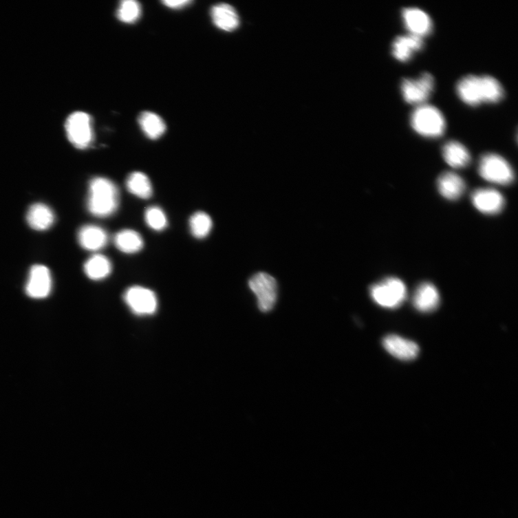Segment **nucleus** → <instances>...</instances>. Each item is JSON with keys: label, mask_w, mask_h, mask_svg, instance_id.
Here are the masks:
<instances>
[{"label": "nucleus", "mask_w": 518, "mask_h": 518, "mask_svg": "<svg viewBox=\"0 0 518 518\" xmlns=\"http://www.w3.org/2000/svg\"><path fill=\"white\" fill-rule=\"evenodd\" d=\"M192 3L193 2L189 1V0H180V1L179 0L178 1H167V0H166V1L162 2V3L165 6L171 9H175V10L184 8L191 5Z\"/></svg>", "instance_id": "28"}, {"label": "nucleus", "mask_w": 518, "mask_h": 518, "mask_svg": "<svg viewBox=\"0 0 518 518\" xmlns=\"http://www.w3.org/2000/svg\"><path fill=\"white\" fill-rule=\"evenodd\" d=\"M117 248L125 254H136L144 247V239L133 230L125 229L117 233L114 237Z\"/></svg>", "instance_id": "21"}, {"label": "nucleus", "mask_w": 518, "mask_h": 518, "mask_svg": "<svg viewBox=\"0 0 518 518\" xmlns=\"http://www.w3.org/2000/svg\"><path fill=\"white\" fill-rule=\"evenodd\" d=\"M411 124L414 131L427 138L442 136L446 129V120L439 109L430 105H418L411 117Z\"/></svg>", "instance_id": "3"}, {"label": "nucleus", "mask_w": 518, "mask_h": 518, "mask_svg": "<svg viewBox=\"0 0 518 518\" xmlns=\"http://www.w3.org/2000/svg\"><path fill=\"white\" fill-rule=\"evenodd\" d=\"M422 39L412 34L398 36L392 43L391 54L397 60L405 62L422 50Z\"/></svg>", "instance_id": "15"}, {"label": "nucleus", "mask_w": 518, "mask_h": 518, "mask_svg": "<svg viewBox=\"0 0 518 518\" xmlns=\"http://www.w3.org/2000/svg\"><path fill=\"white\" fill-rule=\"evenodd\" d=\"M124 301L131 310L137 316L153 315L158 307V300L155 294L151 290L133 286L124 294Z\"/></svg>", "instance_id": "9"}, {"label": "nucleus", "mask_w": 518, "mask_h": 518, "mask_svg": "<svg viewBox=\"0 0 518 518\" xmlns=\"http://www.w3.org/2000/svg\"><path fill=\"white\" fill-rule=\"evenodd\" d=\"M78 244L89 251H98L105 248L109 241L107 233L101 227L94 225L85 226L78 232Z\"/></svg>", "instance_id": "14"}, {"label": "nucleus", "mask_w": 518, "mask_h": 518, "mask_svg": "<svg viewBox=\"0 0 518 518\" xmlns=\"http://www.w3.org/2000/svg\"><path fill=\"white\" fill-rule=\"evenodd\" d=\"M402 17L410 34L422 38L431 33L433 22L425 11L417 8H407L402 10Z\"/></svg>", "instance_id": "11"}, {"label": "nucleus", "mask_w": 518, "mask_h": 518, "mask_svg": "<svg viewBox=\"0 0 518 518\" xmlns=\"http://www.w3.org/2000/svg\"><path fill=\"white\" fill-rule=\"evenodd\" d=\"M140 129L151 140L161 138L166 132V127L163 119L152 112H143L138 118Z\"/></svg>", "instance_id": "23"}, {"label": "nucleus", "mask_w": 518, "mask_h": 518, "mask_svg": "<svg viewBox=\"0 0 518 518\" xmlns=\"http://www.w3.org/2000/svg\"><path fill=\"white\" fill-rule=\"evenodd\" d=\"M248 285L257 296L259 310L263 312L271 311L277 299L276 279L268 274L260 272L250 279Z\"/></svg>", "instance_id": "7"}, {"label": "nucleus", "mask_w": 518, "mask_h": 518, "mask_svg": "<svg viewBox=\"0 0 518 518\" xmlns=\"http://www.w3.org/2000/svg\"><path fill=\"white\" fill-rule=\"evenodd\" d=\"M141 14V6L135 0H124L117 10V17L122 23L132 24L138 21Z\"/></svg>", "instance_id": "26"}, {"label": "nucleus", "mask_w": 518, "mask_h": 518, "mask_svg": "<svg viewBox=\"0 0 518 518\" xmlns=\"http://www.w3.org/2000/svg\"><path fill=\"white\" fill-rule=\"evenodd\" d=\"M434 88L433 76L425 72L418 78H404L401 83V92L404 100L409 104L422 105L430 97Z\"/></svg>", "instance_id": "8"}, {"label": "nucleus", "mask_w": 518, "mask_h": 518, "mask_svg": "<svg viewBox=\"0 0 518 518\" xmlns=\"http://www.w3.org/2000/svg\"><path fill=\"white\" fill-rule=\"evenodd\" d=\"M443 156L446 162L453 168H463L471 162L468 149L456 140H451L443 148Z\"/></svg>", "instance_id": "20"}, {"label": "nucleus", "mask_w": 518, "mask_h": 518, "mask_svg": "<svg viewBox=\"0 0 518 518\" xmlns=\"http://www.w3.org/2000/svg\"><path fill=\"white\" fill-rule=\"evenodd\" d=\"M213 23L226 32L237 30L240 24L239 15L235 10L226 3L218 4L211 10Z\"/></svg>", "instance_id": "18"}, {"label": "nucleus", "mask_w": 518, "mask_h": 518, "mask_svg": "<svg viewBox=\"0 0 518 518\" xmlns=\"http://www.w3.org/2000/svg\"><path fill=\"white\" fill-rule=\"evenodd\" d=\"M190 228L193 237L196 239L206 238L213 228L212 219L206 213L197 212L191 217Z\"/></svg>", "instance_id": "25"}, {"label": "nucleus", "mask_w": 518, "mask_h": 518, "mask_svg": "<svg viewBox=\"0 0 518 518\" xmlns=\"http://www.w3.org/2000/svg\"><path fill=\"white\" fill-rule=\"evenodd\" d=\"M113 266L111 260L102 255L91 256L84 265V271L91 280L100 281L111 274Z\"/></svg>", "instance_id": "22"}, {"label": "nucleus", "mask_w": 518, "mask_h": 518, "mask_svg": "<svg viewBox=\"0 0 518 518\" xmlns=\"http://www.w3.org/2000/svg\"><path fill=\"white\" fill-rule=\"evenodd\" d=\"M145 221L151 229L156 231L164 230L168 226L165 213L157 206L150 207L146 211Z\"/></svg>", "instance_id": "27"}, {"label": "nucleus", "mask_w": 518, "mask_h": 518, "mask_svg": "<svg viewBox=\"0 0 518 518\" xmlns=\"http://www.w3.org/2000/svg\"><path fill=\"white\" fill-rule=\"evenodd\" d=\"M370 295L376 304L385 308L394 309L405 301L407 289L402 281L390 277L371 286Z\"/></svg>", "instance_id": "4"}, {"label": "nucleus", "mask_w": 518, "mask_h": 518, "mask_svg": "<svg viewBox=\"0 0 518 518\" xmlns=\"http://www.w3.org/2000/svg\"><path fill=\"white\" fill-rule=\"evenodd\" d=\"M439 193L450 200L459 199L464 193L466 184L464 180L453 172H445L438 180Z\"/></svg>", "instance_id": "19"}, {"label": "nucleus", "mask_w": 518, "mask_h": 518, "mask_svg": "<svg viewBox=\"0 0 518 518\" xmlns=\"http://www.w3.org/2000/svg\"><path fill=\"white\" fill-rule=\"evenodd\" d=\"M120 202L119 190L111 180L96 177L89 185L87 208L91 214L98 217L113 215Z\"/></svg>", "instance_id": "2"}, {"label": "nucleus", "mask_w": 518, "mask_h": 518, "mask_svg": "<svg viewBox=\"0 0 518 518\" xmlns=\"http://www.w3.org/2000/svg\"><path fill=\"white\" fill-rule=\"evenodd\" d=\"M382 344L388 353L402 360L415 359L420 352L418 345L415 342L396 335L386 336Z\"/></svg>", "instance_id": "13"}, {"label": "nucleus", "mask_w": 518, "mask_h": 518, "mask_svg": "<svg viewBox=\"0 0 518 518\" xmlns=\"http://www.w3.org/2000/svg\"><path fill=\"white\" fill-rule=\"evenodd\" d=\"M413 302L418 311L430 312L435 310L440 304V295L433 285L426 282L416 290Z\"/></svg>", "instance_id": "16"}, {"label": "nucleus", "mask_w": 518, "mask_h": 518, "mask_svg": "<svg viewBox=\"0 0 518 518\" xmlns=\"http://www.w3.org/2000/svg\"><path fill=\"white\" fill-rule=\"evenodd\" d=\"M52 288V274L43 265H35L30 270L25 291L27 294L35 299H43L48 296Z\"/></svg>", "instance_id": "10"}, {"label": "nucleus", "mask_w": 518, "mask_h": 518, "mask_svg": "<svg viewBox=\"0 0 518 518\" xmlns=\"http://www.w3.org/2000/svg\"><path fill=\"white\" fill-rule=\"evenodd\" d=\"M68 139L78 149H85L92 143V120L84 112H76L69 116L65 124Z\"/></svg>", "instance_id": "6"}, {"label": "nucleus", "mask_w": 518, "mask_h": 518, "mask_svg": "<svg viewBox=\"0 0 518 518\" xmlns=\"http://www.w3.org/2000/svg\"><path fill=\"white\" fill-rule=\"evenodd\" d=\"M479 172L483 179L497 184H509L514 180L511 166L501 155L495 153H486L482 156Z\"/></svg>", "instance_id": "5"}, {"label": "nucleus", "mask_w": 518, "mask_h": 518, "mask_svg": "<svg viewBox=\"0 0 518 518\" xmlns=\"http://www.w3.org/2000/svg\"><path fill=\"white\" fill-rule=\"evenodd\" d=\"M472 199L474 206L484 214L499 213L505 206L504 196L493 189L477 190L473 193Z\"/></svg>", "instance_id": "12"}, {"label": "nucleus", "mask_w": 518, "mask_h": 518, "mask_svg": "<svg viewBox=\"0 0 518 518\" xmlns=\"http://www.w3.org/2000/svg\"><path fill=\"white\" fill-rule=\"evenodd\" d=\"M457 91L460 98L470 106L496 103L504 96V88L491 76H466L457 83Z\"/></svg>", "instance_id": "1"}, {"label": "nucleus", "mask_w": 518, "mask_h": 518, "mask_svg": "<svg viewBox=\"0 0 518 518\" xmlns=\"http://www.w3.org/2000/svg\"><path fill=\"white\" fill-rule=\"evenodd\" d=\"M128 191L140 199H149L153 195V186L149 178L144 173L136 171L131 173L127 180Z\"/></svg>", "instance_id": "24"}, {"label": "nucleus", "mask_w": 518, "mask_h": 518, "mask_svg": "<svg viewBox=\"0 0 518 518\" xmlns=\"http://www.w3.org/2000/svg\"><path fill=\"white\" fill-rule=\"evenodd\" d=\"M26 219L30 228L42 231L48 230L53 226L55 215L53 211L45 204L36 203L30 207Z\"/></svg>", "instance_id": "17"}]
</instances>
